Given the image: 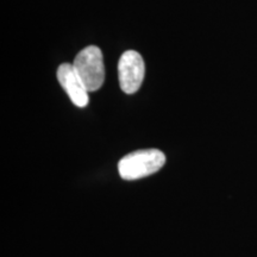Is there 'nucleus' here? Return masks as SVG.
I'll use <instances>...</instances> for the list:
<instances>
[{"mask_svg": "<svg viewBox=\"0 0 257 257\" xmlns=\"http://www.w3.org/2000/svg\"><path fill=\"white\" fill-rule=\"evenodd\" d=\"M165 163L166 156L160 150H138L124 156L118 163V170L121 179L133 181L155 174Z\"/></svg>", "mask_w": 257, "mask_h": 257, "instance_id": "nucleus-1", "label": "nucleus"}, {"mask_svg": "<svg viewBox=\"0 0 257 257\" xmlns=\"http://www.w3.org/2000/svg\"><path fill=\"white\" fill-rule=\"evenodd\" d=\"M74 69L88 92H94L104 83L105 68L102 53L98 47L89 46L82 49L74 60Z\"/></svg>", "mask_w": 257, "mask_h": 257, "instance_id": "nucleus-2", "label": "nucleus"}, {"mask_svg": "<svg viewBox=\"0 0 257 257\" xmlns=\"http://www.w3.org/2000/svg\"><path fill=\"white\" fill-rule=\"evenodd\" d=\"M144 61L142 56L134 50H127L118 62V79L120 88L126 94H134L141 88L144 79Z\"/></svg>", "mask_w": 257, "mask_h": 257, "instance_id": "nucleus-3", "label": "nucleus"}, {"mask_svg": "<svg viewBox=\"0 0 257 257\" xmlns=\"http://www.w3.org/2000/svg\"><path fill=\"white\" fill-rule=\"evenodd\" d=\"M57 80L67 92L69 99L78 107H85L88 104V91L82 80L70 63H62L57 69Z\"/></svg>", "mask_w": 257, "mask_h": 257, "instance_id": "nucleus-4", "label": "nucleus"}]
</instances>
